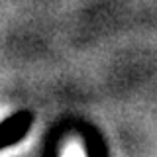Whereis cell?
<instances>
[{
  "instance_id": "cell-1",
  "label": "cell",
  "mask_w": 157,
  "mask_h": 157,
  "mask_svg": "<svg viewBox=\"0 0 157 157\" xmlns=\"http://www.w3.org/2000/svg\"><path fill=\"white\" fill-rule=\"evenodd\" d=\"M61 157H86L85 149H82V145L78 144V141H71V144H67V147L63 149Z\"/></svg>"
}]
</instances>
